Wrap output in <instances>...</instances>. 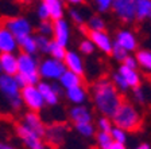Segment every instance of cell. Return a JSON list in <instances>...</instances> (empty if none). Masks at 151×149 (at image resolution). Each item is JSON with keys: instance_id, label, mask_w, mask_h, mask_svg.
Segmentation results:
<instances>
[{"instance_id": "obj_1", "label": "cell", "mask_w": 151, "mask_h": 149, "mask_svg": "<svg viewBox=\"0 0 151 149\" xmlns=\"http://www.w3.org/2000/svg\"><path fill=\"white\" fill-rule=\"evenodd\" d=\"M91 97L94 108L103 117L111 118L124 101L122 93L113 86L109 78H99L91 86Z\"/></svg>"}, {"instance_id": "obj_2", "label": "cell", "mask_w": 151, "mask_h": 149, "mask_svg": "<svg viewBox=\"0 0 151 149\" xmlns=\"http://www.w3.org/2000/svg\"><path fill=\"white\" fill-rule=\"evenodd\" d=\"M113 126L120 128L124 132H135L142 125V117L139 110L128 101H123L111 117Z\"/></svg>"}, {"instance_id": "obj_3", "label": "cell", "mask_w": 151, "mask_h": 149, "mask_svg": "<svg viewBox=\"0 0 151 149\" xmlns=\"http://www.w3.org/2000/svg\"><path fill=\"white\" fill-rule=\"evenodd\" d=\"M16 58H18V74L24 77L27 85L37 86L41 81V77L38 74L39 61H38L37 55H28L24 53H19L16 54Z\"/></svg>"}, {"instance_id": "obj_4", "label": "cell", "mask_w": 151, "mask_h": 149, "mask_svg": "<svg viewBox=\"0 0 151 149\" xmlns=\"http://www.w3.org/2000/svg\"><path fill=\"white\" fill-rule=\"evenodd\" d=\"M0 94L12 110L16 112L23 108V102L20 98V89L16 85L14 77L0 74Z\"/></svg>"}, {"instance_id": "obj_5", "label": "cell", "mask_w": 151, "mask_h": 149, "mask_svg": "<svg viewBox=\"0 0 151 149\" xmlns=\"http://www.w3.org/2000/svg\"><path fill=\"white\" fill-rule=\"evenodd\" d=\"M66 71V67L62 61L53 58H45L39 62L38 66V74L42 81H58L60 77Z\"/></svg>"}, {"instance_id": "obj_6", "label": "cell", "mask_w": 151, "mask_h": 149, "mask_svg": "<svg viewBox=\"0 0 151 149\" xmlns=\"http://www.w3.org/2000/svg\"><path fill=\"white\" fill-rule=\"evenodd\" d=\"M20 98H22L23 106H26L28 109V112L39 113L46 106L41 93L38 90V87L32 86V85H28V86H24L23 89H20Z\"/></svg>"}, {"instance_id": "obj_7", "label": "cell", "mask_w": 151, "mask_h": 149, "mask_svg": "<svg viewBox=\"0 0 151 149\" xmlns=\"http://www.w3.org/2000/svg\"><path fill=\"white\" fill-rule=\"evenodd\" d=\"M16 136L22 144L26 146L27 149H51L50 146L46 144V141L43 140V137L37 134L35 132L27 129L26 126H23L22 124H16L15 128Z\"/></svg>"}, {"instance_id": "obj_8", "label": "cell", "mask_w": 151, "mask_h": 149, "mask_svg": "<svg viewBox=\"0 0 151 149\" xmlns=\"http://www.w3.org/2000/svg\"><path fill=\"white\" fill-rule=\"evenodd\" d=\"M1 26L4 28H7L15 38H20V36H24V35L32 34L31 22H30V19L24 18V16H11V18H7Z\"/></svg>"}, {"instance_id": "obj_9", "label": "cell", "mask_w": 151, "mask_h": 149, "mask_svg": "<svg viewBox=\"0 0 151 149\" xmlns=\"http://www.w3.org/2000/svg\"><path fill=\"white\" fill-rule=\"evenodd\" d=\"M111 11L123 23L131 24L135 22V0H113Z\"/></svg>"}, {"instance_id": "obj_10", "label": "cell", "mask_w": 151, "mask_h": 149, "mask_svg": "<svg viewBox=\"0 0 151 149\" xmlns=\"http://www.w3.org/2000/svg\"><path fill=\"white\" fill-rule=\"evenodd\" d=\"M38 90L41 93L42 98H43L45 103L49 106H55L60 102L61 96H63V89L58 85V82H47V81H39V83L37 85Z\"/></svg>"}, {"instance_id": "obj_11", "label": "cell", "mask_w": 151, "mask_h": 149, "mask_svg": "<svg viewBox=\"0 0 151 149\" xmlns=\"http://www.w3.org/2000/svg\"><path fill=\"white\" fill-rule=\"evenodd\" d=\"M66 134H68V128L62 122H54V124L46 125L43 140L50 148H57L63 143Z\"/></svg>"}, {"instance_id": "obj_12", "label": "cell", "mask_w": 151, "mask_h": 149, "mask_svg": "<svg viewBox=\"0 0 151 149\" xmlns=\"http://www.w3.org/2000/svg\"><path fill=\"white\" fill-rule=\"evenodd\" d=\"M51 41L61 44L63 47H68L70 42V24L66 19H58L53 20V34Z\"/></svg>"}, {"instance_id": "obj_13", "label": "cell", "mask_w": 151, "mask_h": 149, "mask_svg": "<svg viewBox=\"0 0 151 149\" xmlns=\"http://www.w3.org/2000/svg\"><path fill=\"white\" fill-rule=\"evenodd\" d=\"M19 124H22L23 126H26L27 129L35 132L37 134L43 137L45 130H46V124L43 122V120L41 118V115L35 112H26L22 115Z\"/></svg>"}, {"instance_id": "obj_14", "label": "cell", "mask_w": 151, "mask_h": 149, "mask_svg": "<svg viewBox=\"0 0 151 149\" xmlns=\"http://www.w3.org/2000/svg\"><path fill=\"white\" fill-rule=\"evenodd\" d=\"M115 43L119 44L123 50H126L127 53H135L138 50V39H136V35L131 31V30H127V28H123L119 30L116 32V38H115Z\"/></svg>"}, {"instance_id": "obj_15", "label": "cell", "mask_w": 151, "mask_h": 149, "mask_svg": "<svg viewBox=\"0 0 151 149\" xmlns=\"http://www.w3.org/2000/svg\"><path fill=\"white\" fill-rule=\"evenodd\" d=\"M88 39L93 43L94 48H99L101 53L111 55L113 46V41L105 31H89Z\"/></svg>"}, {"instance_id": "obj_16", "label": "cell", "mask_w": 151, "mask_h": 149, "mask_svg": "<svg viewBox=\"0 0 151 149\" xmlns=\"http://www.w3.org/2000/svg\"><path fill=\"white\" fill-rule=\"evenodd\" d=\"M62 62L68 71H72V73H74V74L80 75V77L84 75V73H85L84 61H82V56L80 55L77 51H73V50L66 51L65 58H63Z\"/></svg>"}, {"instance_id": "obj_17", "label": "cell", "mask_w": 151, "mask_h": 149, "mask_svg": "<svg viewBox=\"0 0 151 149\" xmlns=\"http://www.w3.org/2000/svg\"><path fill=\"white\" fill-rule=\"evenodd\" d=\"M68 117L73 122V125L84 124V122H93V113L85 105H74L73 108H70Z\"/></svg>"}, {"instance_id": "obj_18", "label": "cell", "mask_w": 151, "mask_h": 149, "mask_svg": "<svg viewBox=\"0 0 151 149\" xmlns=\"http://www.w3.org/2000/svg\"><path fill=\"white\" fill-rule=\"evenodd\" d=\"M18 51L16 38L7 28L0 26V54H16Z\"/></svg>"}, {"instance_id": "obj_19", "label": "cell", "mask_w": 151, "mask_h": 149, "mask_svg": "<svg viewBox=\"0 0 151 149\" xmlns=\"http://www.w3.org/2000/svg\"><path fill=\"white\" fill-rule=\"evenodd\" d=\"M0 74L11 75V77L18 74L16 54H0Z\"/></svg>"}, {"instance_id": "obj_20", "label": "cell", "mask_w": 151, "mask_h": 149, "mask_svg": "<svg viewBox=\"0 0 151 149\" xmlns=\"http://www.w3.org/2000/svg\"><path fill=\"white\" fill-rule=\"evenodd\" d=\"M63 96L69 99L73 105H84L86 102V99H88V90H86V87L84 85H80V86L65 90Z\"/></svg>"}, {"instance_id": "obj_21", "label": "cell", "mask_w": 151, "mask_h": 149, "mask_svg": "<svg viewBox=\"0 0 151 149\" xmlns=\"http://www.w3.org/2000/svg\"><path fill=\"white\" fill-rule=\"evenodd\" d=\"M117 73L123 77V79L126 81V83L128 85L129 89H135V87L140 86L142 79H140V74L138 73V70L126 67L124 65H122L119 67V70H117Z\"/></svg>"}, {"instance_id": "obj_22", "label": "cell", "mask_w": 151, "mask_h": 149, "mask_svg": "<svg viewBox=\"0 0 151 149\" xmlns=\"http://www.w3.org/2000/svg\"><path fill=\"white\" fill-rule=\"evenodd\" d=\"M57 82H58V85L62 87L63 90H68V89H72V87L84 85L82 77H80V75L74 74V73H72V71H68V70L61 75L60 79H58Z\"/></svg>"}, {"instance_id": "obj_23", "label": "cell", "mask_w": 151, "mask_h": 149, "mask_svg": "<svg viewBox=\"0 0 151 149\" xmlns=\"http://www.w3.org/2000/svg\"><path fill=\"white\" fill-rule=\"evenodd\" d=\"M16 42H18V48L20 50V53L28 54V55H37L38 54L37 44H35V39L32 34L16 38Z\"/></svg>"}, {"instance_id": "obj_24", "label": "cell", "mask_w": 151, "mask_h": 149, "mask_svg": "<svg viewBox=\"0 0 151 149\" xmlns=\"http://www.w3.org/2000/svg\"><path fill=\"white\" fill-rule=\"evenodd\" d=\"M41 3L46 4L50 12V20H58V19L63 18V1L62 0H41Z\"/></svg>"}, {"instance_id": "obj_25", "label": "cell", "mask_w": 151, "mask_h": 149, "mask_svg": "<svg viewBox=\"0 0 151 149\" xmlns=\"http://www.w3.org/2000/svg\"><path fill=\"white\" fill-rule=\"evenodd\" d=\"M151 16V0H135V20L143 22Z\"/></svg>"}, {"instance_id": "obj_26", "label": "cell", "mask_w": 151, "mask_h": 149, "mask_svg": "<svg viewBox=\"0 0 151 149\" xmlns=\"http://www.w3.org/2000/svg\"><path fill=\"white\" fill-rule=\"evenodd\" d=\"M135 53L138 66L151 73V51L150 50H136Z\"/></svg>"}, {"instance_id": "obj_27", "label": "cell", "mask_w": 151, "mask_h": 149, "mask_svg": "<svg viewBox=\"0 0 151 149\" xmlns=\"http://www.w3.org/2000/svg\"><path fill=\"white\" fill-rule=\"evenodd\" d=\"M85 28L89 31H105V20L100 15H92L85 23Z\"/></svg>"}, {"instance_id": "obj_28", "label": "cell", "mask_w": 151, "mask_h": 149, "mask_svg": "<svg viewBox=\"0 0 151 149\" xmlns=\"http://www.w3.org/2000/svg\"><path fill=\"white\" fill-rule=\"evenodd\" d=\"M66 47L61 46V44L55 43L54 41L50 42V44H49V50H47V54L50 55V58L53 59H58V61H63V58H65V54H66Z\"/></svg>"}, {"instance_id": "obj_29", "label": "cell", "mask_w": 151, "mask_h": 149, "mask_svg": "<svg viewBox=\"0 0 151 149\" xmlns=\"http://www.w3.org/2000/svg\"><path fill=\"white\" fill-rule=\"evenodd\" d=\"M76 130L78 132L82 137L85 138H91L96 134V126L93 125V122H84V124H76L74 125Z\"/></svg>"}, {"instance_id": "obj_30", "label": "cell", "mask_w": 151, "mask_h": 149, "mask_svg": "<svg viewBox=\"0 0 151 149\" xmlns=\"http://www.w3.org/2000/svg\"><path fill=\"white\" fill-rule=\"evenodd\" d=\"M94 137H96L97 149H109V146L113 143L112 138H111V134L105 133V132H96Z\"/></svg>"}, {"instance_id": "obj_31", "label": "cell", "mask_w": 151, "mask_h": 149, "mask_svg": "<svg viewBox=\"0 0 151 149\" xmlns=\"http://www.w3.org/2000/svg\"><path fill=\"white\" fill-rule=\"evenodd\" d=\"M34 39H35V44H37L38 53L39 54H47V50H49V44H50V42H51V38L35 34Z\"/></svg>"}, {"instance_id": "obj_32", "label": "cell", "mask_w": 151, "mask_h": 149, "mask_svg": "<svg viewBox=\"0 0 151 149\" xmlns=\"http://www.w3.org/2000/svg\"><path fill=\"white\" fill-rule=\"evenodd\" d=\"M37 34L51 38L53 34V20H39L37 26Z\"/></svg>"}, {"instance_id": "obj_33", "label": "cell", "mask_w": 151, "mask_h": 149, "mask_svg": "<svg viewBox=\"0 0 151 149\" xmlns=\"http://www.w3.org/2000/svg\"><path fill=\"white\" fill-rule=\"evenodd\" d=\"M111 81H112L113 86L117 89V91L119 93H126V91L129 90L128 85L126 83V81L123 79V77L119 74V73H115V74H112V77H111Z\"/></svg>"}, {"instance_id": "obj_34", "label": "cell", "mask_w": 151, "mask_h": 149, "mask_svg": "<svg viewBox=\"0 0 151 149\" xmlns=\"http://www.w3.org/2000/svg\"><path fill=\"white\" fill-rule=\"evenodd\" d=\"M111 134V138H112L113 143H119V144H127V132H124L123 129L120 128L113 126L109 132Z\"/></svg>"}, {"instance_id": "obj_35", "label": "cell", "mask_w": 151, "mask_h": 149, "mask_svg": "<svg viewBox=\"0 0 151 149\" xmlns=\"http://www.w3.org/2000/svg\"><path fill=\"white\" fill-rule=\"evenodd\" d=\"M111 55L113 56V59H115V61H117V62H122V63H123V61L126 59V56L128 55V53H127L126 50H123L122 47L119 46V44H116L115 42H113Z\"/></svg>"}, {"instance_id": "obj_36", "label": "cell", "mask_w": 151, "mask_h": 149, "mask_svg": "<svg viewBox=\"0 0 151 149\" xmlns=\"http://www.w3.org/2000/svg\"><path fill=\"white\" fill-rule=\"evenodd\" d=\"M97 128H99V132L109 133L111 129L113 128V124H112V121H111V118L103 117V115H101V117L97 120Z\"/></svg>"}, {"instance_id": "obj_37", "label": "cell", "mask_w": 151, "mask_h": 149, "mask_svg": "<svg viewBox=\"0 0 151 149\" xmlns=\"http://www.w3.org/2000/svg\"><path fill=\"white\" fill-rule=\"evenodd\" d=\"M78 48H80V53H82L84 55H91V54H93L94 50H96L93 46V43L89 41L88 38H86V39H82Z\"/></svg>"}, {"instance_id": "obj_38", "label": "cell", "mask_w": 151, "mask_h": 149, "mask_svg": "<svg viewBox=\"0 0 151 149\" xmlns=\"http://www.w3.org/2000/svg\"><path fill=\"white\" fill-rule=\"evenodd\" d=\"M69 18H70L72 22H74L76 24H78V26H82L85 23V18H84V15H82V12L80 11V9H76V8L70 9L69 11Z\"/></svg>"}, {"instance_id": "obj_39", "label": "cell", "mask_w": 151, "mask_h": 149, "mask_svg": "<svg viewBox=\"0 0 151 149\" xmlns=\"http://www.w3.org/2000/svg\"><path fill=\"white\" fill-rule=\"evenodd\" d=\"M132 98L135 101L136 103H143L146 102V94H145V90H143V87L139 86V87H135V89H132Z\"/></svg>"}, {"instance_id": "obj_40", "label": "cell", "mask_w": 151, "mask_h": 149, "mask_svg": "<svg viewBox=\"0 0 151 149\" xmlns=\"http://www.w3.org/2000/svg\"><path fill=\"white\" fill-rule=\"evenodd\" d=\"M37 16L39 20H50V12H49V8L46 7V4L41 3L37 8Z\"/></svg>"}, {"instance_id": "obj_41", "label": "cell", "mask_w": 151, "mask_h": 149, "mask_svg": "<svg viewBox=\"0 0 151 149\" xmlns=\"http://www.w3.org/2000/svg\"><path fill=\"white\" fill-rule=\"evenodd\" d=\"M94 4H96V8L100 11V12H108L111 9L113 0H93Z\"/></svg>"}, {"instance_id": "obj_42", "label": "cell", "mask_w": 151, "mask_h": 149, "mask_svg": "<svg viewBox=\"0 0 151 149\" xmlns=\"http://www.w3.org/2000/svg\"><path fill=\"white\" fill-rule=\"evenodd\" d=\"M122 65H124L126 67H129V68H135V70L139 67V66H138V62H136L135 55H131V54H128V55L126 56V59L123 61Z\"/></svg>"}, {"instance_id": "obj_43", "label": "cell", "mask_w": 151, "mask_h": 149, "mask_svg": "<svg viewBox=\"0 0 151 149\" xmlns=\"http://www.w3.org/2000/svg\"><path fill=\"white\" fill-rule=\"evenodd\" d=\"M0 149H18L15 145L9 143H6V141H0Z\"/></svg>"}, {"instance_id": "obj_44", "label": "cell", "mask_w": 151, "mask_h": 149, "mask_svg": "<svg viewBox=\"0 0 151 149\" xmlns=\"http://www.w3.org/2000/svg\"><path fill=\"white\" fill-rule=\"evenodd\" d=\"M109 149H128L126 144H119V143H112Z\"/></svg>"}, {"instance_id": "obj_45", "label": "cell", "mask_w": 151, "mask_h": 149, "mask_svg": "<svg viewBox=\"0 0 151 149\" xmlns=\"http://www.w3.org/2000/svg\"><path fill=\"white\" fill-rule=\"evenodd\" d=\"M69 4H72V6H80V4H82L85 1V0H66Z\"/></svg>"}, {"instance_id": "obj_46", "label": "cell", "mask_w": 151, "mask_h": 149, "mask_svg": "<svg viewBox=\"0 0 151 149\" xmlns=\"http://www.w3.org/2000/svg\"><path fill=\"white\" fill-rule=\"evenodd\" d=\"M134 149H151V145H148V144H139Z\"/></svg>"}, {"instance_id": "obj_47", "label": "cell", "mask_w": 151, "mask_h": 149, "mask_svg": "<svg viewBox=\"0 0 151 149\" xmlns=\"http://www.w3.org/2000/svg\"><path fill=\"white\" fill-rule=\"evenodd\" d=\"M150 19H151V16H150Z\"/></svg>"}, {"instance_id": "obj_48", "label": "cell", "mask_w": 151, "mask_h": 149, "mask_svg": "<svg viewBox=\"0 0 151 149\" xmlns=\"http://www.w3.org/2000/svg\"><path fill=\"white\" fill-rule=\"evenodd\" d=\"M0 26H1V24H0Z\"/></svg>"}]
</instances>
